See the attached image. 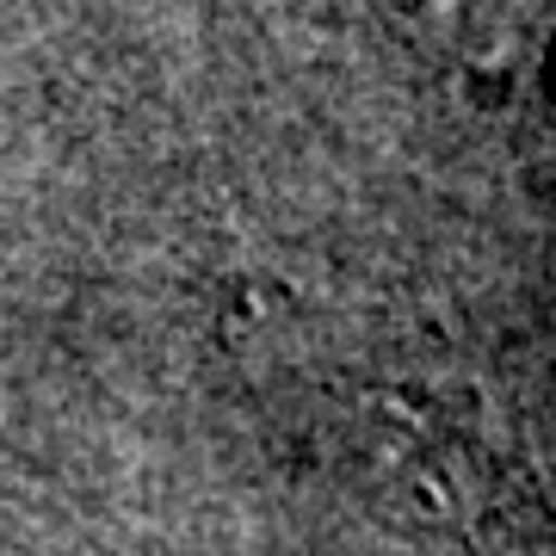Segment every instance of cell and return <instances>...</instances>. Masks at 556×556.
Listing matches in <instances>:
<instances>
[{
  "instance_id": "1",
  "label": "cell",
  "mask_w": 556,
  "mask_h": 556,
  "mask_svg": "<svg viewBox=\"0 0 556 556\" xmlns=\"http://www.w3.org/2000/svg\"><path fill=\"white\" fill-rule=\"evenodd\" d=\"M402 38L464 75H514L556 38V0H383Z\"/></svg>"
}]
</instances>
